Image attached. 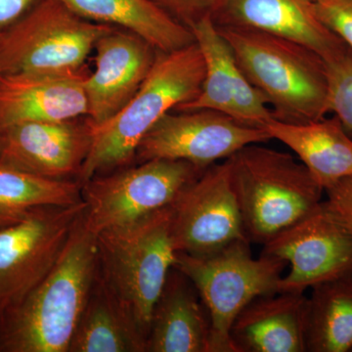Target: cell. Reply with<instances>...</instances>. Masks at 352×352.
Masks as SVG:
<instances>
[{"label":"cell","mask_w":352,"mask_h":352,"mask_svg":"<svg viewBox=\"0 0 352 352\" xmlns=\"http://www.w3.org/2000/svg\"><path fill=\"white\" fill-rule=\"evenodd\" d=\"M92 139L94 124L87 117L15 124L0 131V166L78 182Z\"/></svg>","instance_id":"cell-13"},{"label":"cell","mask_w":352,"mask_h":352,"mask_svg":"<svg viewBox=\"0 0 352 352\" xmlns=\"http://www.w3.org/2000/svg\"><path fill=\"white\" fill-rule=\"evenodd\" d=\"M328 80V112L335 113L344 129L352 131V51L325 61Z\"/></svg>","instance_id":"cell-25"},{"label":"cell","mask_w":352,"mask_h":352,"mask_svg":"<svg viewBox=\"0 0 352 352\" xmlns=\"http://www.w3.org/2000/svg\"><path fill=\"white\" fill-rule=\"evenodd\" d=\"M41 0H0V32L15 25Z\"/></svg>","instance_id":"cell-29"},{"label":"cell","mask_w":352,"mask_h":352,"mask_svg":"<svg viewBox=\"0 0 352 352\" xmlns=\"http://www.w3.org/2000/svg\"><path fill=\"white\" fill-rule=\"evenodd\" d=\"M87 203L34 208L0 226V319L57 263Z\"/></svg>","instance_id":"cell-8"},{"label":"cell","mask_w":352,"mask_h":352,"mask_svg":"<svg viewBox=\"0 0 352 352\" xmlns=\"http://www.w3.org/2000/svg\"><path fill=\"white\" fill-rule=\"evenodd\" d=\"M189 29L203 54L205 78L198 96L175 111L208 109L263 129L275 119L267 98L248 80L212 16L198 21Z\"/></svg>","instance_id":"cell-14"},{"label":"cell","mask_w":352,"mask_h":352,"mask_svg":"<svg viewBox=\"0 0 352 352\" xmlns=\"http://www.w3.org/2000/svg\"><path fill=\"white\" fill-rule=\"evenodd\" d=\"M311 1H314V2H315V1H317V0H311Z\"/></svg>","instance_id":"cell-30"},{"label":"cell","mask_w":352,"mask_h":352,"mask_svg":"<svg viewBox=\"0 0 352 352\" xmlns=\"http://www.w3.org/2000/svg\"><path fill=\"white\" fill-rule=\"evenodd\" d=\"M250 245L240 240L205 256L176 254L175 267L195 285L210 315V352H234L230 329L241 310L279 292L288 263L263 254L254 258Z\"/></svg>","instance_id":"cell-6"},{"label":"cell","mask_w":352,"mask_h":352,"mask_svg":"<svg viewBox=\"0 0 352 352\" xmlns=\"http://www.w3.org/2000/svg\"><path fill=\"white\" fill-rule=\"evenodd\" d=\"M261 254L289 264L279 292L305 293L316 285L352 274V231L323 201L263 245Z\"/></svg>","instance_id":"cell-10"},{"label":"cell","mask_w":352,"mask_h":352,"mask_svg":"<svg viewBox=\"0 0 352 352\" xmlns=\"http://www.w3.org/2000/svg\"><path fill=\"white\" fill-rule=\"evenodd\" d=\"M210 319L195 285L173 266L157 298L146 352H210Z\"/></svg>","instance_id":"cell-19"},{"label":"cell","mask_w":352,"mask_h":352,"mask_svg":"<svg viewBox=\"0 0 352 352\" xmlns=\"http://www.w3.org/2000/svg\"><path fill=\"white\" fill-rule=\"evenodd\" d=\"M317 17L352 51V0H317Z\"/></svg>","instance_id":"cell-26"},{"label":"cell","mask_w":352,"mask_h":352,"mask_svg":"<svg viewBox=\"0 0 352 352\" xmlns=\"http://www.w3.org/2000/svg\"><path fill=\"white\" fill-rule=\"evenodd\" d=\"M259 144L227 162L245 237L264 245L318 207L325 190L291 154Z\"/></svg>","instance_id":"cell-4"},{"label":"cell","mask_w":352,"mask_h":352,"mask_svg":"<svg viewBox=\"0 0 352 352\" xmlns=\"http://www.w3.org/2000/svg\"><path fill=\"white\" fill-rule=\"evenodd\" d=\"M327 203L352 231V177L344 178L325 190Z\"/></svg>","instance_id":"cell-28"},{"label":"cell","mask_w":352,"mask_h":352,"mask_svg":"<svg viewBox=\"0 0 352 352\" xmlns=\"http://www.w3.org/2000/svg\"><path fill=\"white\" fill-rule=\"evenodd\" d=\"M204 78L205 61L196 43L170 52L157 51L149 75L129 103L103 124H92L91 149L78 182L131 164L147 132L166 113L194 100Z\"/></svg>","instance_id":"cell-2"},{"label":"cell","mask_w":352,"mask_h":352,"mask_svg":"<svg viewBox=\"0 0 352 352\" xmlns=\"http://www.w3.org/2000/svg\"><path fill=\"white\" fill-rule=\"evenodd\" d=\"M248 80L270 102L275 120L303 124L325 118V61L302 44L266 32L217 27Z\"/></svg>","instance_id":"cell-3"},{"label":"cell","mask_w":352,"mask_h":352,"mask_svg":"<svg viewBox=\"0 0 352 352\" xmlns=\"http://www.w3.org/2000/svg\"><path fill=\"white\" fill-rule=\"evenodd\" d=\"M95 69L85 78L87 118L94 126L120 112L149 75L157 51L142 38L115 28L95 44Z\"/></svg>","instance_id":"cell-15"},{"label":"cell","mask_w":352,"mask_h":352,"mask_svg":"<svg viewBox=\"0 0 352 352\" xmlns=\"http://www.w3.org/2000/svg\"><path fill=\"white\" fill-rule=\"evenodd\" d=\"M147 336L97 268L68 352H146Z\"/></svg>","instance_id":"cell-21"},{"label":"cell","mask_w":352,"mask_h":352,"mask_svg":"<svg viewBox=\"0 0 352 352\" xmlns=\"http://www.w3.org/2000/svg\"><path fill=\"white\" fill-rule=\"evenodd\" d=\"M171 208L176 252L205 256L236 241L248 240L227 159L203 170Z\"/></svg>","instance_id":"cell-12"},{"label":"cell","mask_w":352,"mask_h":352,"mask_svg":"<svg viewBox=\"0 0 352 352\" xmlns=\"http://www.w3.org/2000/svg\"><path fill=\"white\" fill-rule=\"evenodd\" d=\"M203 170L188 162L157 159L94 176L82 184L87 226L98 234L138 221L171 205Z\"/></svg>","instance_id":"cell-9"},{"label":"cell","mask_w":352,"mask_h":352,"mask_svg":"<svg viewBox=\"0 0 352 352\" xmlns=\"http://www.w3.org/2000/svg\"><path fill=\"white\" fill-rule=\"evenodd\" d=\"M308 298L277 292L245 305L230 329L234 352H307Z\"/></svg>","instance_id":"cell-18"},{"label":"cell","mask_w":352,"mask_h":352,"mask_svg":"<svg viewBox=\"0 0 352 352\" xmlns=\"http://www.w3.org/2000/svg\"><path fill=\"white\" fill-rule=\"evenodd\" d=\"M263 129L296 153L324 190L352 177V139L336 116L303 124L273 119Z\"/></svg>","instance_id":"cell-20"},{"label":"cell","mask_w":352,"mask_h":352,"mask_svg":"<svg viewBox=\"0 0 352 352\" xmlns=\"http://www.w3.org/2000/svg\"><path fill=\"white\" fill-rule=\"evenodd\" d=\"M115 28L85 19L60 0H41L0 32V74L80 71L97 41Z\"/></svg>","instance_id":"cell-7"},{"label":"cell","mask_w":352,"mask_h":352,"mask_svg":"<svg viewBox=\"0 0 352 352\" xmlns=\"http://www.w3.org/2000/svg\"><path fill=\"white\" fill-rule=\"evenodd\" d=\"M91 22L126 30L161 52L195 43L191 30L173 19L151 0H60Z\"/></svg>","instance_id":"cell-22"},{"label":"cell","mask_w":352,"mask_h":352,"mask_svg":"<svg viewBox=\"0 0 352 352\" xmlns=\"http://www.w3.org/2000/svg\"><path fill=\"white\" fill-rule=\"evenodd\" d=\"M307 298V351H352V274L316 285Z\"/></svg>","instance_id":"cell-23"},{"label":"cell","mask_w":352,"mask_h":352,"mask_svg":"<svg viewBox=\"0 0 352 352\" xmlns=\"http://www.w3.org/2000/svg\"><path fill=\"white\" fill-rule=\"evenodd\" d=\"M78 180H54L0 166V226L34 208L82 203Z\"/></svg>","instance_id":"cell-24"},{"label":"cell","mask_w":352,"mask_h":352,"mask_svg":"<svg viewBox=\"0 0 352 352\" xmlns=\"http://www.w3.org/2000/svg\"><path fill=\"white\" fill-rule=\"evenodd\" d=\"M173 19L189 28L207 16H212L221 0H151Z\"/></svg>","instance_id":"cell-27"},{"label":"cell","mask_w":352,"mask_h":352,"mask_svg":"<svg viewBox=\"0 0 352 352\" xmlns=\"http://www.w3.org/2000/svg\"><path fill=\"white\" fill-rule=\"evenodd\" d=\"M271 140L263 127L248 126L217 111H171L141 140L135 159L184 161L206 170L245 146Z\"/></svg>","instance_id":"cell-11"},{"label":"cell","mask_w":352,"mask_h":352,"mask_svg":"<svg viewBox=\"0 0 352 352\" xmlns=\"http://www.w3.org/2000/svg\"><path fill=\"white\" fill-rule=\"evenodd\" d=\"M171 222L170 205L97 234L99 274L146 336L153 307L175 266L177 252Z\"/></svg>","instance_id":"cell-5"},{"label":"cell","mask_w":352,"mask_h":352,"mask_svg":"<svg viewBox=\"0 0 352 352\" xmlns=\"http://www.w3.org/2000/svg\"><path fill=\"white\" fill-rule=\"evenodd\" d=\"M85 71L0 74V131L87 117Z\"/></svg>","instance_id":"cell-16"},{"label":"cell","mask_w":352,"mask_h":352,"mask_svg":"<svg viewBox=\"0 0 352 352\" xmlns=\"http://www.w3.org/2000/svg\"><path fill=\"white\" fill-rule=\"evenodd\" d=\"M97 268V234L85 212L52 270L0 319V352H68Z\"/></svg>","instance_id":"cell-1"},{"label":"cell","mask_w":352,"mask_h":352,"mask_svg":"<svg viewBox=\"0 0 352 352\" xmlns=\"http://www.w3.org/2000/svg\"><path fill=\"white\" fill-rule=\"evenodd\" d=\"M212 18L217 27L244 28L296 41L324 61L347 48L317 17L311 0H221Z\"/></svg>","instance_id":"cell-17"}]
</instances>
